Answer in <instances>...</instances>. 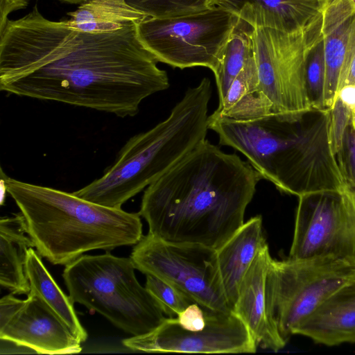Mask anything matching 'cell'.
Wrapping results in <instances>:
<instances>
[{
	"mask_svg": "<svg viewBox=\"0 0 355 355\" xmlns=\"http://www.w3.org/2000/svg\"><path fill=\"white\" fill-rule=\"evenodd\" d=\"M336 157L347 186L355 189V130L350 125L345 130L342 148Z\"/></svg>",
	"mask_w": 355,
	"mask_h": 355,
	"instance_id": "26",
	"label": "cell"
},
{
	"mask_svg": "<svg viewBox=\"0 0 355 355\" xmlns=\"http://www.w3.org/2000/svg\"><path fill=\"white\" fill-rule=\"evenodd\" d=\"M6 339L41 354L79 353L81 342L37 293L30 291L22 306L2 327Z\"/></svg>",
	"mask_w": 355,
	"mask_h": 355,
	"instance_id": "13",
	"label": "cell"
},
{
	"mask_svg": "<svg viewBox=\"0 0 355 355\" xmlns=\"http://www.w3.org/2000/svg\"><path fill=\"white\" fill-rule=\"evenodd\" d=\"M338 99L346 107L351 116V127L355 130V85H345L338 93Z\"/></svg>",
	"mask_w": 355,
	"mask_h": 355,
	"instance_id": "31",
	"label": "cell"
},
{
	"mask_svg": "<svg viewBox=\"0 0 355 355\" xmlns=\"http://www.w3.org/2000/svg\"><path fill=\"white\" fill-rule=\"evenodd\" d=\"M296 334L327 346L355 343V278L315 309L300 324Z\"/></svg>",
	"mask_w": 355,
	"mask_h": 355,
	"instance_id": "16",
	"label": "cell"
},
{
	"mask_svg": "<svg viewBox=\"0 0 355 355\" xmlns=\"http://www.w3.org/2000/svg\"><path fill=\"white\" fill-rule=\"evenodd\" d=\"M309 123L297 122L295 139L276 171L273 184L297 197L323 192H342L348 186L331 150L330 110L317 111Z\"/></svg>",
	"mask_w": 355,
	"mask_h": 355,
	"instance_id": "11",
	"label": "cell"
},
{
	"mask_svg": "<svg viewBox=\"0 0 355 355\" xmlns=\"http://www.w3.org/2000/svg\"><path fill=\"white\" fill-rule=\"evenodd\" d=\"M145 287L155 298L164 314L175 318L191 304L195 302L175 286L154 275H146Z\"/></svg>",
	"mask_w": 355,
	"mask_h": 355,
	"instance_id": "25",
	"label": "cell"
},
{
	"mask_svg": "<svg viewBox=\"0 0 355 355\" xmlns=\"http://www.w3.org/2000/svg\"><path fill=\"white\" fill-rule=\"evenodd\" d=\"M323 16V15H322ZM322 19L312 27L305 58L306 88L314 111L323 110L325 82V60Z\"/></svg>",
	"mask_w": 355,
	"mask_h": 355,
	"instance_id": "23",
	"label": "cell"
},
{
	"mask_svg": "<svg viewBox=\"0 0 355 355\" xmlns=\"http://www.w3.org/2000/svg\"><path fill=\"white\" fill-rule=\"evenodd\" d=\"M351 125V116L346 107L340 100L330 110L329 135L331 150L335 155L342 148L344 134Z\"/></svg>",
	"mask_w": 355,
	"mask_h": 355,
	"instance_id": "27",
	"label": "cell"
},
{
	"mask_svg": "<svg viewBox=\"0 0 355 355\" xmlns=\"http://www.w3.org/2000/svg\"><path fill=\"white\" fill-rule=\"evenodd\" d=\"M137 24L81 31L46 19L35 6L0 32V89L134 116L145 98L170 85Z\"/></svg>",
	"mask_w": 355,
	"mask_h": 355,
	"instance_id": "1",
	"label": "cell"
},
{
	"mask_svg": "<svg viewBox=\"0 0 355 355\" xmlns=\"http://www.w3.org/2000/svg\"><path fill=\"white\" fill-rule=\"evenodd\" d=\"M131 259L110 252L82 255L65 266L62 277L73 303L107 318L132 336L147 334L166 318L136 278Z\"/></svg>",
	"mask_w": 355,
	"mask_h": 355,
	"instance_id": "5",
	"label": "cell"
},
{
	"mask_svg": "<svg viewBox=\"0 0 355 355\" xmlns=\"http://www.w3.org/2000/svg\"><path fill=\"white\" fill-rule=\"evenodd\" d=\"M353 6L355 8V0H349Z\"/></svg>",
	"mask_w": 355,
	"mask_h": 355,
	"instance_id": "35",
	"label": "cell"
},
{
	"mask_svg": "<svg viewBox=\"0 0 355 355\" xmlns=\"http://www.w3.org/2000/svg\"><path fill=\"white\" fill-rule=\"evenodd\" d=\"M254 28L239 18L224 47L218 65L214 72L219 103L225 98L233 80L252 53Z\"/></svg>",
	"mask_w": 355,
	"mask_h": 355,
	"instance_id": "22",
	"label": "cell"
},
{
	"mask_svg": "<svg viewBox=\"0 0 355 355\" xmlns=\"http://www.w3.org/2000/svg\"><path fill=\"white\" fill-rule=\"evenodd\" d=\"M26 271L30 291L37 293L66 323L73 335L82 343L87 333L80 324L73 308V302L58 286L44 266L40 254L33 248L28 249Z\"/></svg>",
	"mask_w": 355,
	"mask_h": 355,
	"instance_id": "21",
	"label": "cell"
},
{
	"mask_svg": "<svg viewBox=\"0 0 355 355\" xmlns=\"http://www.w3.org/2000/svg\"><path fill=\"white\" fill-rule=\"evenodd\" d=\"M175 319L185 329L200 331L207 324L206 310L198 303L193 302L181 311Z\"/></svg>",
	"mask_w": 355,
	"mask_h": 355,
	"instance_id": "29",
	"label": "cell"
},
{
	"mask_svg": "<svg viewBox=\"0 0 355 355\" xmlns=\"http://www.w3.org/2000/svg\"><path fill=\"white\" fill-rule=\"evenodd\" d=\"M25 300L15 297L13 293L3 296L0 300V327L6 324L22 306Z\"/></svg>",
	"mask_w": 355,
	"mask_h": 355,
	"instance_id": "30",
	"label": "cell"
},
{
	"mask_svg": "<svg viewBox=\"0 0 355 355\" xmlns=\"http://www.w3.org/2000/svg\"><path fill=\"white\" fill-rule=\"evenodd\" d=\"M130 258L135 269L175 286L204 309L232 311L216 250L200 244L169 242L148 234L135 245Z\"/></svg>",
	"mask_w": 355,
	"mask_h": 355,
	"instance_id": "9",
	"label": "cell"
},
{
	"mask_svg": "<svg viewBox=\"0 0 355 355\" xmlns=\"http://www.w3.org/2000/svg\"><path fill=\"white\" fill-rule=\"evenodd\" d=\"M28 0H0V32H1L8 20V15L13 11L25 8Z\"/></svg>",
	"mask_w": 355,
	"mask_h": 355,
	"instance_id": "32",
	"label": "cell"
},
{
	"mask_svg": "<svg viewBox=\"0 0 355 355\" xmlns=\"http://www.w3.org/2000/svg\"><path fill=\"white\" fill-rule=\"evenodd\" d=\"M200 331L182 328L175 318H166L151 331L122 340L128 349L144 352L254 353L257 346L243 321L233 312L206 309Z\"/></svg>",
	"mask_w": 355,
	"mask_h": 355,
	"instance_id": "12",
	"label": "cell"
},
{
	"mask_svg": "<svg viewBox=\"0 0 355 355\" xmlns=\"http://www.w3.org/2000/svg\"><path fill=\"white\" fill-rule=\"evenodd\" d=\"M331 0H215L254 28L287 33L304 31L322 17Z\"/></svg>",
	"mask_w": 355,
	"mask_h": 355,
	"instance_id": "14",
	"label": "cell"
},
{
	"mask_svg": "<svg viewBox=\"0 0 355 355\" xmlns=\"http://www.w3.org/2000/svg\"><path fill=\"white\" fill-rule=\"evenodd\" d=\"M239 17L214 6L187 15L147 17L137 24L138 37L158 62L181 69L205 67L213 73Z\"/></svg>",
	"mask_w": 355,
	"mask_h": 355,
	"instance_id": "7",
	"label": "cell"
},
{
	"mask_svg": "<svg viewBox=\"0 0 355 355\" xmlns=\"http://www.w3.org/2000/svg\"><path fill=\"white\" fill-rule=\"evenodd\" d=\"M60 1H63L65 2L70 3H82L88 0H60Z\"/></svg>",
	"mask_w": 355,
	"mask_h": 355,
	"instance_id": "33",
	"label": "cell"
},
{
	"mask_svg": "<svg viewBox=\"0 0 355 355\" xmlns=\"http://www.w3.org/2000/svg\"><path fill=\"white\" fill-rule=\"evenodd\" d=\"M214 1H215V0H207L206 1L207 6L208 7L213 6Z\"/></svg>",
	"mask_w": 355,
	"mask_h": 355,
	"instance_id": "34",
	"label": "cell"
},
{
	"mask_svg": "<svg viewBox=\"0 0 355 355\" xmlns=\"http://www.w3.org/2000/svg\"><path fill=\"white\" fill-rule=\"evenodd\" d=\"M211 96V81L204 78L186 91L165 120L130 138L101 178L73 193L121 208L206 139Z\"/></svg>",
	"mask_w": 355,
	"mask_h": 355,
	"instance_id": "4",
	"label": "cell"
},
{
	"mask_svg": "<svg viewBox=\"0 0 355 355\" xmlns=\"http://www.w3.org/2000/svg\"><path fill=\"white\" fill-rule=\"evenodd\" d=\"M298 198L288 259L331 256L355 263V189Z\"/></svg>",
	"mask_w": 355,
	"mask_h": 355,
	"instance_id": "10",
	"label": "cell"
},
{
	"mask_svg": "<svg viewBox=\"0 0 355 355\" xmlns=\"http://www.w3.org/2000/svg\"><path fill=\"white\" fill-rule=\"evenodd\" d=\"M261 179L248 162L205 139L147 187L139 214L155 237L217 250L244 223Z\"/></svg>",
	"mask_w": 355,
	"mask_h": 355,
	"instance_id": "2",
	"label": "cell"
},
{
	"mask_svg": "<svg viewBox=\"0 0 355 355\" xmlns=\"http://www.w3.org/2000/svg\"><path fill=\"white\" fill-rule=\"evenodd\" d=\"M64 19L70 28L86 32H105L138 24L148 17L126 0H88Z\"/></svg>",
	"mask_w": 355,
	"mask_h": 355,
	"instance_id": "20",
	"label": "cell"
},
{
	"mask_svg": "<svg viewBox=\"0 0 355 355\" xmlns=\"http://www.w3.org/2000/svg\"><path fill=\"white\" fill-rule=\"evenodd\" d=\"M1 177L36 251L54 265L66 266L94 250L135 245L143 236L139 213L94 203L73 192Z\"/></svg>",
	"mask_w": 355,
	"mask_h": 355,
	"instance_id": "3",
	"label": "cell"
},
{
	"mask_svg": "<svg viewBox=\"0 0 355 355\" xmlns=\"http://www.w3.org/2000/svg\"><path fill=\"white\" fill-rule=\"evenodd\" d=\"M272 259L266 243L259 251L241 282L233 312L245 324L257 347L276 352L286 343L267 310L266 282Z\"/></svg>",
	"mask_w": 355,
	"mask_h": 355,
	"instance_id": "15",
	"label": "cell"
},
{
	"mask_svg": "<svg viewBox=\"0 0 355 355\" xmlns=\"http://www.w3.org/2000/svg\"><path fill=\"white\" fill-rule=\"evenodd\" d=\"M313 26L294 33L272 28L253 31L259 94L271 114L283 120L298 121L314 111L305 76L306 51Z\"/></svg>",
	"mask_w": 355,
	"mask_h": 355,
	"instance_id": "8",
	"label": "cell"
},
{
	"mask_svg": "<svg viewBox=\"0 0 355 355\" xmlns=\"http://www.w3.org/2000/svg\"><path fill=\"white\" fill-rule=\"evenodd\" d=\"M128 3L149 17L184 15L204 10L207 0H126Z\"/></svg>",
	"mask_w": 355,
	"mask_h": 355,
	"instance_id": "24",
	"label": "cell"
},
{
	"mask_svg": "<svg viewBox=\"0 0 355 355\" xmlns=\"http://www.w3.org/2000/svg\"><path fill=\"white\" fill-rule=\"evenodd\" d=\"M355 8L349 0H331L322 19L324 44V110L333 108L338 100L339 83L347 43Z\"/></svg>",
	"mask_w": 355,
	"mask_h": 355,
	"instance_id": "17",
	"label": "cell"
},
{
	"mask_svg": "<svg viewBox=\"0 0 355 355\" xmlns=\"http://www.w3.org/2000/svg\"><path fill=\"white\" fill-rule=\"evenodd\" d=\"M266 244L262 218L256 216L247 222L219 249L218 262L227 301L232 309L241 282L260 249Z\"/></svg>",
	"mask_w": 355,
	"mask_h": 355,
	"instance_id": "18",
	"label": "cell"
},
{
	"mask_svg": "<svg viewBox=\"0 0 355 355\" xmlns=\"http://www.w3.org/2000/svg\"><path fill=\"white\" fill-rule=\"evenodd\" d=\"M355 278V263L334 257L272 259L266 282L269 317L287 343L300 324L333 293Z\"/></svg>",
	"mask_w": 355,
	"mask_h": 355,
	"instance_id": "6",
	"label": "cell"
},
{
	"mask_svg": "<svg viewBox=\"0 0 355 355\" xmlns=\"http://www.w3.org/2000/svg\"><path fill=\"white\" fill-rule=\"evenodd\" d=\"M35 248L19 212L0 219V284L13 294H28L27 252Z\"/></svg>",
	"mask_w": 355,
	"mask_h": 355,
	"instance_id": "19",
	"label": "cell"
},
{
	"mask_svg": "<svg viewBox=\"0 0 355 355\" xmlns=\"http://www.w3.org/2000/svg\"><path fill=\"white\" fill-rule=\"evenodd\" d=\"M345 85H355V15L349 27L339 89Z\"/></svg>",
	"mask_w": 355,
	"mask_h": 355,
	"instance_id": "28",
	"label": "cell"
}]
</instances>
